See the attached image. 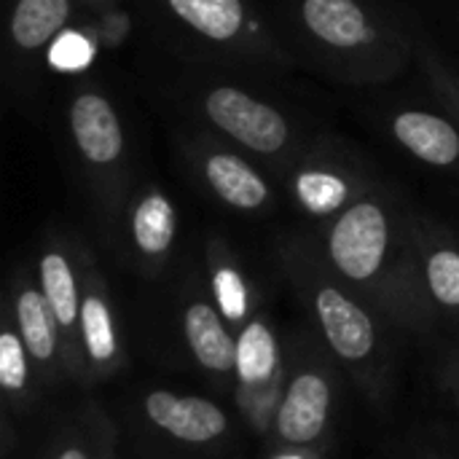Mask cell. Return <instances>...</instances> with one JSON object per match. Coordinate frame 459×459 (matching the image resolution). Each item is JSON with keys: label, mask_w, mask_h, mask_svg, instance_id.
Returning a JSON list of instances; mask_svg holds the SVG:
<instances>
[{"label": "cell", "mask_w": 459, "mask_h": 459, "mask_svg": "<svg viewBox=\"0 0 459 459\" xmlns=\"http://www.w3.org/2000/svg\"><path fill=\"white\" fill-rule=\"evenodd\" d=\"M78 258H81V280H83L78 347H81L83 385H94L110 379L124 366V344L118 333L110 285L100 272L94 253L81 239H78Z\"/></svg>", "instance_id": "8fae6325"}, {"label": "cell", "mask_w": 459, "mask_h": 459, "mask_svg": "<svg viewBox=\"0 0 459 459\" xmlns=\"http://www.w3.org/2000/svg\"><path fill=\"white\" fill-rule=\"evenodd\" d=\"M186 100L204 129L234 143L255 161L274 169L277 178L315 137L290 108L237 78L212 73L194 75L186 83Z\"/></svg>", "instance_id": "5b68a950"}, {"label": "cell", "mask_w": 459, "mask_h": 459, "mask_svg": "<svg viewBox=\"0 0 459 459\" xmlns=\"http://www.w3.org/2000/svg\"><path fill=\"white\" fill-rule=\"evenodd\" d=\"M143 414L156 430L188 446H210L229 433L226 411L202 395L151 390L143 398Z\"/></svg>", "instance_id": "ac0fdd59"}, {"label": "cell", "mask_w": 459, "mask_h": 459, "mask_svg": "<svg viewBox=\"0 0 459 459\" xmlns=\"http://www.w3.org/2000/svg\"><path fill=\"white\" fill-rule=\"evenodd\" d=\"M446 387H449V393L455 395V401H457L459 406V355H455V358L449 360V368H446Z\"/></svg>", "instance_id": "484cf974"}, {"label": "cell", "mask_w": 459, "mask_h": 459, "mask_svg": "<svg viewBox=\"0 0 459 459\" xmlns=\"http://www.w3.org/2000/svg\"><path fill=\"white\" fill-rule=\"evenodd\" d=\"M178 156L188 178L231 212L264 215L277 204V188L266 167L204 126L178 137Z\"/></svg>", "instance_id": "ba28073f"}, {"label": "cell", "mask_w": 459, "mask_h": 459, "mask_svg": "<svg viewBox=\"0 0 459 459\" xmlns=\"http://www.w3.org/2000/svg\"><path fill=\"white\" fill-rule=\"evenodd\" d=\"M272 459H320V455L315 452V446H309V449H296V446H280V455H274Z\"/></svg>", "instance_id": "d4e9b609"}, {"label": "cell", "mask_w": 459, "mask_h": 459, "mask_svg": "<svg viewBox=\"0 0 459 459\" xmlns=\"http://www.w3.org/2000/svg\"><path fill=\"white\" fill-rule=\"evenodd\" d=\"M455 355H459V352H455Z\"/></svg>", "instance_id": "83f0119b"}, {"label": "cell", "mask_w": 459, "mask_h": 459, "mask_svg": "<svg viewBox=\"0 0 459 459\" xmlns=\"http://www.w3.org/2000/svg\"><path fill=\"white\" fill-rule=\"evenodd\" d=\"M379 175L347 140L331 132H315L304 151L280 175L293 207L312 223L325 226L355 204Z\"/></svg>", "instance_id": "52a82bcc"}, {"label": "cell", "mask_w": 459, "mask_h": 459, "mask_svg": "<svg viewBox=\"0 0 459 459\" xmlns=\"http://www.w3.org/2000/svg\"><path fill=\"white\" fill-rule=\"evenodd\" d=\"M32 358L5 312L0 325V387L8 395V401H16L19 406L30 398L32 390Z\"/></svg>", "instance_id": "44dd1931"}, {"label": "cell", "mask_w": 459, "mask_h": 459, "mask_svg": "<svg viewBox=\"0 0 459 459\" xmlns=\"http://www.w3.org/2000/svg\"><path fill=\"white\" fill-rule=\"evenodd\" d=\"M204 272L210 299L215 301L223 320L234 328V333H239L242 325L258 312V299L239 253L226 237L210 234L204 239Z\"/></svg>", "instance_id": "ffe728a7"}, {"label": "cell", "mask_w": 459, "mask_h": 459, "mask_svg": "<svg viewBox=\"0 0 459 459\" xmlns=\"http://www.w3.org/2000/svg\"><path fill=\"white\" fill-rule=\"evenodd\" d=\"M113 455V428L110 422L97 411L89 409L86 422L62 444L51 459H110Z\"/></svg>", "instance_id": "603a6c76"}, {"label": "cell", "mask_w": 459, "mask_h": 459, "mask_svg": "<svg viewBox=\"0 0 459 459\" xmlns=\"http://www.w3.org/2000/svg\"><path fill=\"white\" fill-rule=\"evenodd\" d=\"M333 274L393 325L428 331L438 309L428 296L409 204L382 178L344 212L317 229Z\"/></svg>", "instance_id": "6da1fadb"}, {"label": "cell", "mask_w": 459, "mask_h": 459, "mask_svg": "<svg viewBox=\"0 0 459 459\" xmlns=\"http://www.w3.org/2000/svg\"><path fill=\"white\" fill-rule=\"evenodd\" d=\"M8 315L32 358V366L40 377L54 379L59 371L67 374L65 366V342L59 323L40 290L38 277H30L27 269L16 272L11 280V301Z\"/></svg>", "instance_id": "9a60e30c"}, {"label": "cell", "mask_w": 459, "mask_h": 459, "mask_svg": "<svg viewBox=\"0 0 459 459\" xmlns=\"http://www.w3.org/2000/svg\"><path fill=\"white\" fill-rule=\"evenodd\" d=\"M299 46L350 86H379L417 59L420 38L379 0H293Z\"/></svg>", "instance_id": "7a4b0ae2"}, {"label": "cell", "mask_w": 459, "mask_h": 459, "mask_svg": "<svg viewBox=\"0 0 459 459\" xmlns=\"http://www.w3.org/2000/svg\"><path fill=\"white\" fill-rule=\"evenodd\" d=\"M277 258L331 352L371 387L379 368V315L333 274L317 234L282 237Z\"/></svg>", "instance_id": "3957f363"}, {"label": "cell", "mask_w": 459, "mask_h": 459, "mask_svg": "<svg viewBox=\"0 0 459 459\" xmlns=\"http://www.w3.org/2000/svg\"><path fill=\"white\" fill-rule=\"evenodd\" d=\"M65 124L78 169L91 191L100 218L113 229L129 191V134L110 91L94 81H78L65 105Z\"/></svg>", "instance_id": "8992f818"}, {"label": "cell", "mask_w": 459, "mask_h": 459, "mask_svg": "<svg viewBox=\"0 0 459 459\" xmlns=\"http://www.w3.org/2000/svg\"><path fill=\"white\" fill-rule=\"evenodd\" d=\"M75 24H81L100 48H118L129 32H132V13L124 8V3H113V5H100V8H83L75 19Z\"/></svg>", "instance_id": "cb8c5ba5"}, {"label": "cell", "mask_w": 459, "mask_h": 459, "mask_svg": "<svg viewBox=\"0 0 459 459\" xmlns=\"http://www.w3.org/2000/svg\"><path fill=\"white\" fill-rule=\"evenodd\" d=\"M409 229L420 272L438 312L459 315V237L428 212L409 204Z\"/></svg>", "instance_id": "e0dca14e"}, {"label": "cell", "mask_w": 459, "mask_h": 459, "mask_svg": "<svg viewBox=\"0 0 459 459\" xmlns=\"http://www.w3.org/2000/svg\"><path fill=\"white\" fill-rule=\"evenodd\" d=\"M417 65L428 78L430 91L441 100V105L457 118L459 124V67L444 56L430 40L420 38L417 43Z\"/></svg>", "instance_id": "7402d4cb"}, {"label": "cell", "mask_w": 459, "mask_h": 459, "mask_svg": "<svg viewBox=\"0 0 459 459\" xmlns=\"http://www.w3.org/2000/svg\"><path fill=\"white\" fill-rule=\"evenodd\" d=\"M333 411V374L320 360H299L288 379L272 422L280 446L309 449L325 438Z\"/></svg>", "instance_id": "7c38bea8"}, {"label": "cell", "mask_w": 459, "mask_h": 459, "mask_svg": "<svg viewBox=\"0 0 459 459\" xmlns=\"http://www.w3.org/2000/svg\"><path fill=\"white\" fill-rule=\"evenodd\" d=\"M81 11V0H8L5 54L11 70L19 78L32 73L54 48V40L75 24Z\"/></svg>", "instance_id": "5bb4252c"}, {"label": "cell", "mask_w": 459, "mask_h": 459, "mask_svg": "<svg viewBox=\"0 0 459 459\" xmlns=\"http://www.w3.org/2000/svg\"><path fill=\"white\" fill-rule=\"evenodd\" d=\"M285 360L274 325L258 309L237 333V368H234V395L247 425L269 436L272 422L285 390Z\"/></svg>", "instance_id": "9c48e42d"}, {"label": "cell", "mask_w": 459, "mask_h": 459, "mask_svg": "<svg viewBox=\"0 0 459 459\" xmlns=\"http://www.w3.org/2000/svg\"><path fill=\"white\" fill-rule=\"evenodd\" d=\"M83 8H100V5H113V3H124V0H81Z\"/></svg>", "instance_id": "4316f807"}, {"label": "cell", "mask_w": 459, "mask_h": 459, "mask_svg": "<svg viewBox=\"0 0 459 459\" xmlns=\"http://www.w3.org/2000/svg\"><path fill=\"white\" fill-rule=\"evenodd\" d=\"M183 339L194 360L218 382L229 379L237 368V333L218 312L215 301L191 293L180 312Z\"/></svg>", "instance_id": "d6986e66"}, {"label": "cell", "mask_w": 459, "mask_h": 459, "mask_svg": "<svg viewBox=\"0 0 459 459\" xmlns=\"http://www.w3.org/2000/svg\"><path fill=\"white\" fill-rule=\"evenodd\" d=\"M121 237L129 261L145 277H159L178 245V207L156 180L132 186L113 229Z\"/></svg>", "instance_id": "30bf717a"}, {"label": "cell", "mask_w": 459, "mask_h": 459, "mask_svg": "<svg viewBox=\"0 0 459 459\" xmlns=\"http://www.w3.org/2000/svg\"><path fill=\"white\" fill-rule=\"evenodd\" d=\"M161 30L199 59L237 67L290 70L293 48L274 32L253 0H148Z\"/></svg>", "instance_id": "277c9868"}, {"label": "cell", "mask_w": 459, "mask_h": 459, "mask_svg": "<svg viewBox=\"0 0 459 459\" xmlns=\"http://www.w3.org/2000/svg\"><path fill=\"white\" fill-rule=\"evenodd\" d=\"M35 277L59 323L67 374L83 385V366H81V347H78V320H81V293H83L78 239L70 234H48L35 258Z\"/></svg>", "instance_id": "4fadbf2b"}, {"label": "cell", "mask_w": 459, "mask_h": 459, "mask_svg": "<svg viewBox=\"0 0 459 459\" xmlns=\"http://www.w3.org/2000/svg\"><path fill=\"white\" fill-rule=\"evenodd\" d=\"M385 126L395 145L414 161L441 172H459V124L446 108L441 113L422 105H403L387 116Z\"/></svg>", "instance_id": "2e32d148"}]
</instances>
